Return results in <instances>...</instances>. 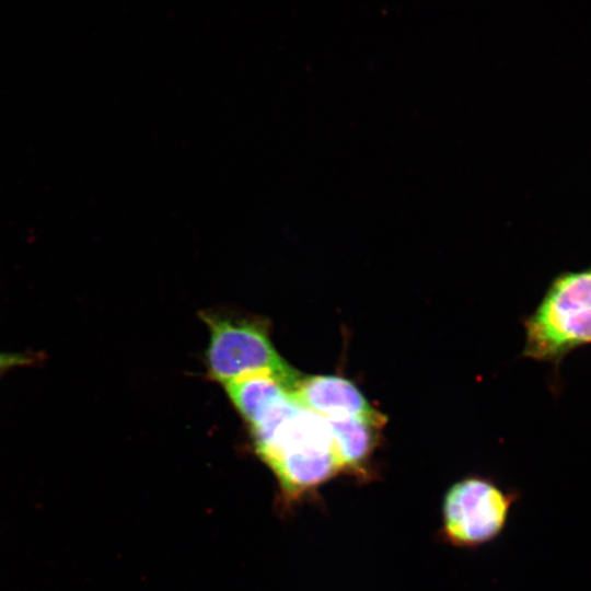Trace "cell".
I'll list each match as a JSON object with an SVG mask.
<instances>
[{
	"instance_id": "3",
	"label": "cell",
	"mask_w": 591,
	"mask_h": 591,
	"mask_svg": "<svg viewBox=\"0 0 591 591\" xmlns=\"http://www.w3.org/2000/svg\"><path fill=\"white\" fill-rule=\"evenodd\" d=\"M210 331L206 351L209 374L223 385L236 379L268 373L294 390L300 380L274 347L268 324L254 316L204 312Z\"/></svg>"
},
{
	"instance_id": "4",
	"label": "cell",
	"mask_w": 591,
	"mask_h": 591,
	"mask_svg": "<svg viewBox=\"0 0 591 591\" xmlns=\"http://www.w3.org/2000/svg\"><path fill=\"white\" fill-rule=\"evenodd\" d=\"M517 499V493L506 491L490 479L480 476L461 479L443 498L441 535L459 547L493 541L503 530Z\"/></svg>"
},
{
	"instance_id": "7",
	"label": "cell",
	"mask_w": 591,
	"mask_h": 591,
	"mask_svg": "<svg viewBox=\"0 0 591 591\" xmlns=\"http://www.w3.org/2000/svg\"><path fill=\"white\" fill-rule=\"evenodd\" d=\"M224 387L248 426L277 402L293 393L280 379L268 373L250 374L224 384Z\"/></svg>"
},
{
	"instance_id": "6",
	"label": "cell",
	"mask_w": 591,
	"mask_h": 591,
	"mask_svg": "<svg viewBox=\"0 0 591 591\" xmlns=\"http://www.w3.org/2000/svg\"><path fill=\"white\" fill-rule=\"evenodd\" d=\"M327 422L343 472L350 474L359 482L367 483L373 479L375 474L370 460L376 447L378 432L384 422L363 418Z\"/></svg>"
},
{
	"instance_id": "2",
	"label": "cell",
	"mask_w": 591,
	"mask_h": 591,
	"mask_svg": "<svg viewBox=\"0 0 591 591\" xmlns=\"http://www.w3.org/2000/svg\"><path fill=\"white\" fill-rule=\"evenodd\" d=\"M529 358L558 366L572 351L591 344V266L553 278L525 321Z\"/></svg>"
},
{
	"instance_id": "5",
	"label": "cell",
	"mask_w": 591,
	"mask_h": 591,
	"mask_svg": "<svg viewBox=\"0 0 591 591\" xmlns=\"http://www.w3.org/2000/svg\"><path fill=\"white\" fill-rule=\"evenodd\" d=\"M296 399L327 421L363 418L385 422L361 392L348 380L335 375L300 378L294 390Z\"/></svg>"
},
{
	"instance_id": "1",
	"label": "cell",
	"mask_w": 591,
	"mask_h": 591,
	"mask_svg": "<svg viewBox=\"0 0 591 591\" xmlns=\"http://www.w3.org/2000/svg\"><path fill=\"white\" fill-rule=\"evenodd\" d=\"M250 430L256 453L291 500L343 472L328 422L303 407L293 394L270 407Z\"/></svg>"
},
{
	"instance_id": "8",
	"label": "cell",
	"mask_w": 591,
	"mask_h": 591,
	"mask_svg": "<svg viewBox=\"0 0 591 591\" xmlns=\"http://www.w3.org/2000/svg\"><path fill=\"white\" fill-rule=\"evenodd\" d=\"M42 358L35 354L30 352H5L0 351V378L8 373L10 370L28 367L36 363Z\"/></svg>"
}]
</instances>
